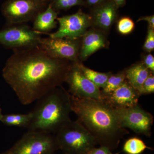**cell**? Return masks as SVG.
<instances>
[{"mask_svg":"<svg viewBox=\"0 0 154 154\" xmlns=\"http://www.w3.org/2000/svg\"><path fill=\"white\" fill-rule=\"evenodd\" d=\"M14 51L2 75L22 105L38 101L65 82L72 64L68 61L51 57L38 46Z\"/></svg>","mask_w":154,"mask_h":154,"instance_id":"1","label":"cell"},{"mask_svg":"<svg viewBox=\"0 0 154 154\" xmlns=\"http://www.w3.org/2000/svg\"><path fill=\"white\" fill-rule=\"evenodd\" d=\"M72 111L100 146L110 150L118 147L120 140L129 133L116 118L113 108L100 100L79 98L71 95Z\"/></svg>","mask_w":154,"mask_h":154,"instance_id":"2","label":"cell"},{"mask_svg":"<svg viewBox=\"0 0 154 154\" xmlns=\"http://www.w3.org/2000/svg\"><path fill=\"white\" fill-rule=\"evenodd\" d=\"M71 95L62 86L58 87L38 100L31 112L33 117L28 130L56 133L71 120Z\"/></svg>","mask_w":154,"mask_h":154,"instance_id":"3","label":"cell"},{"mask_svg":"<svg viewBox=\"0 0 154 154\" xmlns=\"http://www.w3.org/2000/svg\"><path fill=\"white\" fill-rule=\"evenodd\" d=\"M58 149L65 154H87L97 144L96 140L78 120H70L57 131Z\"/></svg>","mask_w":154,"mask_h":154,"instance_id":"4","label":"cell"},{"mask_svg":"<svg viewBox=\"0 0 154 154\" xmlns=\"http://www.w3.org/2000/svg\"><path fill=\"white\" fill-rule=\"evenodd\" d=\"M58 149L55 137L51 133L28 130L1 154H54Z\"/></svg>","mask_w":154,"mask_h":154,"instance_id":"5","label":"cell"},{"mask_svg":"<svg viewBox=\"0 0 154 154\" xmlns=\"http://www.w3.org/2000/svg\"><path fill=\"white\" fill-rule=\"evenodd\" d=\"M113 110L122 128H129L137 134L151 136L153 116L138 104L128 108H113Z\"/></svg>","mask_w":154,"mask_h":154,"instance_id":"6","label":"cell"},{"mask_svg":"<svg viewBox=\"0 0 154 154\" xmlns=\"http://www.w3.org/2000/svg\"><path fill=\"white\" fill-rule=\"evenodd\" d=\"M41 35L24 24L9 25L0 30V44L14 50L36 47Z\"/></svg>","mask_w":154,"mask_h":154,"instance_id":"7","label":"cell"},{"mask_svg":"<svg viewBox=\"0 0 154 154\" xmlns=\"http://www.w3.org/2000/svg\"><path fill=\"white\" fill-rule=\"evenodd\" d=\"M45 7L36 0H6L2 11L8 25H18L33 21Z\"/></svg>","mask_w":154,"mask_h":154,"instance_id":"8","label":"cell"},{"mask_svg":"<svg viewBox=\"0 0 154 154\" xmlns=\"http://www.w3.org/2000/svg\"><path fill=\"white\" fill-rule=\"evenodd\" d=\"M59 28L56 32L48 33V37L54 38L79 39L82 37L91 25V16L79 10L74 14L57 18Z\"/></svg>","mask_w":154,"mask_h":154,"instance_id":"9","label":"cell"},{"mask_svg":"<svg viewBox=\"0 0 154 154\" xmlns=\"http://www.w3.org/2000/svg\"><path fill=\"white\" fill-rule=\"evenodd\" d=\"M65 82L68 85V92L71 96L101 101L102 94L100 89L84 75L78 62L72 63L66 75Z\"/></svg>","mask_w":154,"mask_h":154,"instance_id":"10","label":"cell"},{"mask_svg":"<svg viewBox=\"0 0 154 154\" xmlns=\"http://www.w3.org/2000/svg\"><path fill=\"white\" fill-rule=\"evenodd\" d=\"M38 47L51 57L58 59L78 62L80 45L79 39L41 38Z\"/></svg>","mask_w":154,"mask_h":154,"instance_id":"11","label":"cell"},{"mask_svg":"<svg viewBox=\"0 0 154 154\" xmlns=\"http://www.w3.org/2000/svg\"><path fill=\"white\" fill-rule=\"evenodd\" d=\"M139 95L127 80L115 91L102 95L101 101L114 108H128L138 105Z\"/></svg>","mask_w":154,"mask_h":154,"instance_id":"12","label":"cell"},{"mask_svg":"<svg viewBox=\"0 0 154 154\" xmlns=\"http://www.w3.org/2000/svg\"><path fill=\"white\" fill-rule=\"evenodd\" d=\"M118 8L113 0H106L93 7L91 18L98 28L108 30L116 19Z\"/></svg>","mask_w":154,"mask_h":154,"instance_id":"13","label":"cell"},{"mask_svg":"<svg viewBox=\"0 0 154 154\" xmlns=\"http://www.w3.org/2000/svg\"><path fill=\"white\" fill-rule=\"evenodd\" d=\"M82 37L79 55V57L82 60H85L97 51L105 48L106 45L105 36L98 30L87 31Z\"/></svg>","mask_w":154,"mask_h":154,"instance_id":"14","label":"cell"},{"mask_svg":"<svg viewBox=\"0 0 154 154\" xmlns=\"http://www.w3.org/2000/svg\"><path fill=\"white\" fill-rule=\"evenodd\" d=\"M58 12L50 4L46 8L39 12L33 19L32 29L40 34H48L57 26Z\"/></svg>","mask_w":154,"mask_h":154,"instance_id":"15","label":"cell"},{"mask_svg":"<svg viewBox=\"0 0 154 154\" xmlns=\"http://www.w3.org/2000/svg\"><path fill=\"white\" fill-rule=\"evenodd\" d=\"M127 81L137 90L149 76L152 74L143 63L133 65L125 71Z\"/></svg>","mask_w":154,"mask_h":154,"instance_id":"16","label":"cell"},{"mask_svg":"<svg viewBox=\"0 0 154 154\" xmlns=\"http://www.w3.org/2000/svg\"><path fill=\"white\" fill-rule=\"evenodd\" d=\"M33 117L32 112L28 113H11L3 115L1 122L8 126L28 128Z\"/></svg>","mask_w":154,"mask_h":154,"instance_id":"17","label":"cell"},{"mask_svg":"<svg viewBox=\"0 0 154 154\" xmlns=\"http://www.w3.org/2000/svg\"><path fill=\"white\" fill-rule=\"evenodd\" d=\"M78 64L84 75L99 89L105 87L108 78L112 74L111 72L104 73L95 71L79 62Z\"/></svg>","mask_w":154,"mask_h":154,"instance_id":"18","label":"cell"},{"mask_svg":"<svg viewBox=\"0 0 154 154\" xmlns=\"http://www.w3.org/2000/svg\"><path fill=\"white\" fill-rule=\"evenodd\" d=\"M147 149H152L146 145L143 140L136 137L128 139L123 146V152L126 154H141Z\"/></svg>","mask_w":154,"mask_h":154,"instance_id":"19","label":"cell"},{"mask_svg":"<svg viewBox=\"0 0 154 154\" xmlns=\"http://www.w3.org/2000/svg\"><path fill=\"white\" fill-rule=\"evenodd\" d=\"M126 80L125 71L120 72L114 75L112 74L108 78L105 87L101 91L102 95H106L112 93Z\"/></svg>","mask_w":154,"mask_h":154,"instance_id":"20","label":"cell"},{"mask_svg":"<svg viewBox=\"0 0 154 154\" xmlns=\"http://www.w3.org/2000/svg\"><path fill=\"white\" fill-rule=\"evenodd\" d=\"M49 4L55 11H66L77 6H85L84 0H49Z\"/></svg>","mask_w":154,"mask_h":154,"instance_id":"21","label":"cell"},{"mask_svg":"<svg viewBox=\"0 0 154 154\" xmlns=\"http://www.w3.org/2000/svg\"><path fill=\"white\" fill-rule=\"evenodd\" d=\"M134 23L129 17H125L119 21L117 29L119 33L126 35L131 33L134 28Z\"/></svg>","mask_w":154,"mask_h":154,"instance_id":"22","label":"cell"},{"mask_svg":"<svg viewBox=\"0 0 154 154\" xmlns=\"http://www.w3.org/2000/svg\"><path fill=\"white\" fill-rule=\"evenodd\" d=\"M137 91L140 96L153 94L154 92V76L151 75L148 77Z\"/></svg>","mask_w":154,"mask_h":154,"instance_id":"23","label":"cell"},{"mask_svg":"<svg viewBox=\"0 0 154 154\" xmlns=\"http://www.w3.org/2000/svg\"><path fill=\"white\" fill-rule=\"evenodd\" d=\"M143 48L146 51L150 52L154 49V29L149 27L147 35L143 45Z\"/></svg>","mask_w":154,"mask_h":154,"instance_id":"24","label":"cell"},{"mask_svg":"<svg viewBox=\"0 0 154 154\" xmlns=\"http://www.w3.org/2000/svg\"><path fill=\"white\" fill-rule=\"evenodd\" d=\"M119 153L113 154L111 150L107 147L100 146L99 148L94 147L90 150L87 154H119Z\"/></svg>","mask_w":154,"mask_h":154,"instance_id":"25","label":"cell"},{"mask_svg":"<svg viewBox=\"0 0 154 154\" xmlns=\"http://www.w3.org/2000/svg\"><path fill=\"white\" fill-rule=\"evenodd\" d=\"M146 67L149 69L152 73L154 72V57L153 56L149 54L146 56L143 62Z\"/></svg>","mask_w":154,"mask_h":154,"instance_id":"26","label":"cell"},{"mask_svg":"<svg viewBox=\"0 0 154 154\" xmlns=\"http://www.w3.org/2000/svg\"><path fill=\"white\" fill-rule=\"evenodd\" d=\"M140 21H146L149 25V28H154V15L151 16H146V17H141L138 20L137 22Z\"/></svg>","mask_w":154,"mask_h":154,"instance_id":"27","label":"cell"},{"mask_svg":"<svg viewBox=\"0 0 154 154\" xmlns=\"http://www.w3.org/2000/svg\"><path fill=\"white\" fill-rule=\"evenodd\" d=\"M105 1L106 0H84L85 5H87L88 6L93 7L100 5Z\"/></svg>","mask_w":154,"mask_h":154,"instance_id":"28","label":"cell"},{"mask_svg":"<svg viewBox=\"0 0 154 154\" xmlns=\"http://www.w3.org/2000/svg\"><path fill=\"white\" fill-rule=\"evenodd\" d=\"M117 8H120L124 6L126 0H113Z\"/></svg>","mask_w":154,"mask_h":154,"instance_id":"29","label":"cell"},{"mask_svg":"<svg viewBox=\"0 0 154 154\" xmlns=\"http://www.w3.org/2000/svg\"><path fill=\"white\" fill-rule=\"evenodd\" d=\"M36 1L45 6L47 5L48 3L49 2V0H36Z\"/></svg>","mask_w":154,"mask_h":154,"instance_id":"30","label":"cell"},{"mask_svg":"<svg viewBox=\"0 0 154 154\" xmlns=\"http://www.w3.org/2000/svg\"><path fill=\"white\" fill-rule=\"evenodd\" d=\"M3 114H2V109L0 108V121H1V119L2 118V116Z\"/></svg>","mask_w":154,"mask_h":154,"instance_id":"31","label":"cell"}]
</instances>
